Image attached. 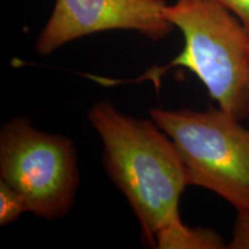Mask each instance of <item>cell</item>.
Returning a JSON list of instances; mask_svg holds the SVG:
<instances>
[{
  "label": "cell",
  "instance_id": "10",
  "mask_svg": "<svg viewBox=\"0 0 249 249\" xmlns=\"http://www.w3.org/2000/svg\"><path fill=\"white\" fill-rule=\"evenodd\" d=\"M248 118H249V117H248ZM248 128H249V127H248Z\"/></svg>",
  "mask_w": 249,
  "mask_h": 249
},
{
  "label": "cell",
  "instance_id": "5",
  "mask_svg": "<svg viewBox=\"0 0 249 249\" xmlns=\"http://www.w3.org/2000/svg\"><path fill=\"white\" fill-rule=\"evenodd\" d=\"M165 0H55L48 22L37 37L35 50L49 55L67 43L110 30H133L154 42L173 29Z\"/></svg>",
  "mask_w": 249,
  "mask_h": 249
},
{
  "label": "cell",
  "instance_id": "1",
  "mask_svg": "<svg viewBox=\"0 0 249 249\" xmlns=\"http://www.w3.org/2000/svg\"><path fill=\"white\" fill-rule=\"evenodd\" d=\"M88 119L102 140L105 172L138 218L143 244L156 248L157 233L180 218L188 186L178 149L154 121L121 113L110 101L93 104Z\"/></svg>",
  "mask_w": 249,
  "mask_h": 249
},
{
  "label": "cell",
  "instance_id": "7",
  "mask_svg": "<svg viewBox=\"0 0 249 249\" xmlns=\"http://www.w3.org/2000/svg\"><path fill=\"white\" fill-rule=\"evenodd\" d=\"M24 213H29L26 198L13 187L0 180V225L7 226L14 223Z\"/></svg>",
  "mask_w": 249,
  "mask_h": 249
},
{
  "label": "cell",
  "instance_id": "3",
  "mask_svg": "<svg viewBox=\"0 0 249 249\" xmlns=\"http://www.w3.org/2000/svg\"><path fill=\"white\" fill-rule=\"evenodd\" d=\"M150 117L176 144L188 185L216 193L236 211H249V128L219 107L152 108Z\"/></svg>",
  "mask_w": 249,
  "mask_h": 249
},
{
  "label": "cell",
  "instance_id": "2",
  "mask_svg": "<svg viewBox=\"0 0 249 249\" xmlns=\"http://www.w3.org/2000/svg\"><path fill=\"white\" fill-rule=\"evenodd\" d=\"M164 14L181 31L185 46L170 64L154 67L136 80H113L89 75L104 86L151 81L174 67L195 74L219 108L236 119L249 117V34L238 18L211 0H177Z\"/></svg>",
  "mask_w": 249,
  "mask_h": 249
},
{
  "label": "cell",
  "instance_id": "9",
  "mask_svg": "<svg viewBox=\"0 0 249 249\" xmlns=\"http://www.w3.org/2000/svg\"><path fill=\"white\" fill-rule=\"evenodd\" d=\"M211 1L217 2L234 14L249 34V0H211Z\"/></svg>",
  "mask_w": 249,
  "mask_h": 249
},
{
  "label": "cell",
  "instance_id": "6",
  "mask_svg": "<svg viewBox=\"0 0 249 249\" xmlns=\"http://www.w3.org/2000/svg\"><path fill=\"white\" fill-rule=\"evenodd\" d=\"M227 246L224 239L211 229L189 227L181 217L164 226L156 235L158 249H222Z\"/></svg>",
  "mask_w": 249,
  "mask_h": 249
},
{
  "label": "cell",
  "instance_id": "4",
  "mask_svg": "<svg viewBox=\"0 0 249 249\" xmlns=\"http://www.w3.org/2000/svg\"><path fill=\"white\" fill-rule=\"evenodd\" d=\"M0 180L26 198L29 213L64 218L80 185L75 145L67 136L36 129L29 118H12L0 130Z\"/></svg>",
  "mask_w": 249,
  "mask_h": 249
},
{
  "label": "cell",
  "instance_id": "8",
  "mask_svg": "<svg viewBox=\"0 0 249 249\" xmlns=\"http://www.w3.org/2000/svg\"><path fill=\"white\" fill-rule=\"evenodd\" d=\"M234 227H233L232 240L227 248L249 249V211H236Z\"/></svg>",
  "mask_w": 249,
  "mask_h": 249
}]
</instances>
